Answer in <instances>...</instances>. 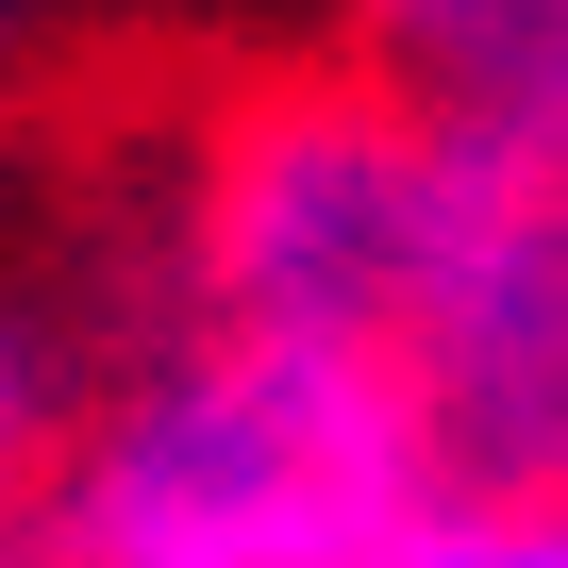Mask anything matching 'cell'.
Here are the masks:
<instances>
[{"label": "cell", "mask_w": 568, "mask_h": 568, "mask_svg": "<svg viewBox=\"0 0 568 568\" xmlns=\"http://www.w3.org/2000/svg\"><path fill=\"white\" fill-rule=\"evenodd\" d=\"M452 485L435 418L368 352L118 318V368L18 535V568H368Z\"/></svg>", "instance_id": "obj_2"}, {"label": "cell", "mask_w": 568, "mask_h": 568, "mask_svg": "<svg viewBox=\"0 0 568 568\" xmlns=\"http://www.w3.org/2000/svg\"><path fill=\"white\" fill-rule=\"evenodd\" d=\"M101 368H118V284H84V267H0V568H18L51 468H68V435L101 402Z\"/></svg>", "instance_id": "obj_3"}, {"label": "cell", "mask_w": 568, "mask_h": 568, "mask_svg": "<svg viewBox=\"0 0 568 568\" xmlns=\"http://www.w3.org/2000/svg\"><path fill=\"white\" fill-rule=\"evenodd\" d=\"M551 34H568V0H335V51H368V68H402L435 101L518 84Z\"/></svg>", "instance_id": "obj_4"}, {"label": "cell", "mask_w": 568, "mask_h": 568, "mask_svg": "<svg viewBox=\"0 0 568 568\" xmlns=\"http://www.w3.org/2000/svg\"><path fill=\"white\" fill-rule=\"evenodd\" d=\"M468 184V101L368 68V51H267L184 84L134 134L118 184V318H201V335H302V352H368L402 368L418 284Z\"/></svg>", "instance_id": "obj_1"}, {"label": "cell", "mask_w": 568, "mask_h": 568, "mask_svg": "<svg viewBox=\"0 0 568 568\" xmlns=\"http://www.w3.org/2000/svg\"><path fill=\"white\" fill-rule=\"evenodd\" d=\"M84 101V0H0V151H34Z\"/></svg>", "instance_id": "obj_6"}, {"label": "cell", "mask_w": 568, "mask_h": 568, "mask_svg": "<svg viewBox=\"0 0 568 568\" xmlns=\"http://www.w3.org/2000/svg\"><path fill=\"white\" fill-rule=\"evenodd\" d=\"M368 568H568V485H435Z\"/></svg>", "instance_id": "obj_5"}]
</instances>
